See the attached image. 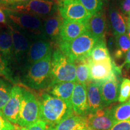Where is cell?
Instances as JSON below:
<instances>
[{"label":"cell","mask_w":130,"mask_h":130,"mask_svg":"<svg viewBox=\"0 0 130 130\" xmlns=\"http://www.w3.org/2000/svg\"><path fill=\"white\" fill-rule=\"evenodd\" d=\"M15 126L5 118L2 111H0V130H16Z\"/></svg>","instance_id":"4dcf8cb0"},{"label":"cell","mask_w":130,"mask_h":130,"mask_svg":"<svg viewBox=\"0 0 130 130\" xmlns=\"http://www.w3.org/2000/svg\"><path fill=\"white\" fill-rule=\"evenodd\" d=\"M111 58L109 50L105 41L98 42L92 50L89 57V59L92 61H100Z\"/></svg>","instance_id":"d4e9b609"},{"label":"cell","mask_w":130,"mask_h":130,"mask_svg":"<svg viewBox=\"0 0 130 130\" xmlns=\"http://www.w3.org/2000/svg\"><path fill=\"white\" fill-rule=\"evenodd\" d=\"M100 40L89 31L69 42L58 40V48L72 61L87 58L93 47Z\"/></svg>","instance_id":"277c9868"},{"label":"cell","mask_w":130,"mask_h":130,"mask_svg":"<svg viewBox=\"0 0 130 130\" xmlns=\"http://www.w3.org/2000/svg\"><path fill=\"white\" fill-rule=\"evenodd\" d=\"M127 24L128 25H130V16H128V18H127Z\"/></svg>","instance_id":"ab89813d"},{"label":"cell","mask_w":130,"mask_h":130,"mask_svg":"<svg viewBox=\"0 0 130 130\" xmlns=\"http://www.w3.org/2000/svg\"><path fill=\"white\" fill-rule=\"evenodd\" d=\"M12 87L8 81L0 77V111L9 100Z\"/></svg>","instance_id":"83f0119b"},{"label":"cell","mask_w":130,"mask_h":130,"mask_svg":"<svg viewBox=\"0 0 130 130\" xmlns=\"http://www.w3.org/2000/svg\"><path fill=\"white\" fill-rule=\"evenodd\" d=\"M110 114L115 123L130 120V103L123 102L110 108Z\"/></svg>","instance_id":"484cf974"},{"label":"cell","mask_w":130,"mask_h":130,"mask_svg":"<svg viewBox=\"0 0 130 130\" xmlns=\"http://www.w3.org/2000/svg\"><path fill=\"white\" fill-rule=\"evenodd\" d=\"M115 37L117 46L115 57L118 58H121L123 55H126L130 48V39L126 33L116 35Z\"/></svg>","instance_id":"4316f807"},{"label":"cell","mask_w":130,"mask_h":130,"mask_svg":"<svg viewBox=\"0 0 130 130\" xmlns=\"http://www.w3.org/2000/svg\"><path fill=\"white\" fill-rule=\"evenodd\" d=\"M2 8L31 14L42 19H45L58 11L57 4L54 0H30L23 4Z\"/></svg>","instance_id":"8992f818"},{"label":"cell","mask_w":130,"mask_h":130,"mask_svg":"<svg viewBox=\"0 0 130 130\" xmlns=\"http://www.w3.org/2000/svg\"><path fill=\"white\" fill-rule=\"evenodd\" d=\"M0 55L9 64L14 59L12 36L8 25L0 30Z\"/></svg>","instance_id":"d6986e66"},{"label":"cell","mask_w":130,"mask_h":130,"mask_svg":"<svg viewBox=\"0 0 130 130\" xmlns=\"http://www.w3.org/2000/svg\"><path fill=\"white\" fill-rule=\"evenodd\" d=\"M90 77L92 81L101 84L110 78L115 74L121 73V68L117 66L112 58L100 61L89 59Z\"/></svg>","instance_id":"9c48e42d"},{"label":"cell","mask_w":130,"mask_h":130,"mask_svg":"<svg viewBox=\"0 0 130 130\" xmlns=\"http://www.w3.org/2000/svg\"><path fill=\"white\" fill-rule=\"evenodd\" d=\"M58 11L64 20L88 22L92 15L78 0H60Z\"/></svg>","instance_id":"ba28073f"},{"label":"cell","mask_w":130,"mask_h":130,"mask_svg":"<svg viewBox=\"0 0 130 130\" xmlns=\"http://www.w3.org/2000/svg\"><path fill=\"white\" fill-rule=\"evenodd\" d=\"M130 98V79L123 78L120 83L118 101L119 102H125Z\"/></svg>","instance_id":"f546056e"},{"label":"cell","mask_w":130,"mask_h":130,"mask_svg":"<svg viewBox=\"0 0 130 130\" xmlns=\"http://www.w3.org/2000/svg\"><path fill=\"white\" fill-rule=\"evenodd\" d=\"M73 111L75 115L85 117L89 113L86 86L77 83L71 99Z\"/></svg>","instance_id":"9a60e30c"},{"label":"cell","mask_w":130,"mask_h":130,"mask_svg":"<svg viewBox=\"0 0 130 130\" xmlns=\"http://www.w3.org/2000/svg\"><path fill=\"white\" fill-rule=\"evenodd\" d=\"M0 74L9 78L10 69L9 68V64L3 59L1 55H0Z\"/></svg>","instance_id":"e575fe53"},{"label":"cell","mask_w":130,"mask_h":130,"mask_svg":"<svg viewBox=\"0 0 130 130\" xmlns=\"http://www.w3.org/2000/svg\"><path fill=\"white\" fill-rule=\"evenodd\" d=\"M91 15L100 12L102 9V0H78Z\"/></svg>","instance_id":"f1b7e54d"},{"label":"cell","mask_w":130,"mask_h":130,"mask_svg":"<svg viewBox=\"0 0 130 130\" xmlns=\"http://www.w3.org/2000/svg\"><path fill=\"white\" fill-rule=\"evenodd\" d=\"M53 52L51 43L46 39H39L32 42L26 58L24 66L28 68L44 58Z\"/></svg>","instance_id":"5bb4252c"},{"label":"cell","mask_w":130,"mask_h":130,"mask_svg":"<svg viewBox=\"0 0 130 130\" xmlns=\"http://www.w3.org/2000/svg\"><path fill=\"white\" fill-rule=\"evenodd\" d=\"M129 102L130 103V100H129Z\"/></svg>","instance_id":"ee69618b"},{"label":"cell","mask_w":130,"mask_h":130,"mask_svg":"<svg viewBox=\"0 0 130 130\" xmlns=\"http://www.w3.org/2000/svg\"><path fill=\"white\" fill-rule=\"evenodd\" d=\"M60 1V0H56V2H58V1Z\"/></svg>","instance_id":"7bdbcfd3"},{"label":"cell","mask_w":130,"mask_h":130,"mask_svg":"<svg viewBox=\"0 0 130 130\" xmlns=\"http://www.w3.org/2000/svg\"><path fill=\"white\" fill-rule=\"evenodd\" d=\"M86 90L89 105V113H93L104 107L102 100L100 84L90 81L86 86Z\"/></svg>","instance_id":"ffe728a7"},{"label":"cell","mask_w":130,"mask_h":130,"mask_svg":"<svg viewBox=\"0 0 130 130\" xmlns=\"http://www.w3.org/2000/svg\"><path fill=\"white\" fill-rule=\"evenodd\" d=\"M40 119L47 126L54 125L75 114L71 102L54 97L48 93L41 95L39 100Z\"/></svg>","instance_id":"6da1fadb"},{"label":"cell","mask_w":130,"mask_h":130,"mask_svg":"<svg viewBox=\"0 0 130 130\" xmlns=\"http://www.w3.org/2000/svg\"><path fill=\"white\" fill-rule=\"evenodd\" d=\"M126 69H129L130 68V48L129 49L125 56V60L122 65Z\"/></svg>","instance_id":"74e56055"},{"label":"cell","mask_w":130,"mask_h":130,"mask_svg":"<svg viewBox=\"0 0 130 130\" xmlns=\"http://www.w3.org/2000/svg\"><path fill=\"white\" fill-rule=\"evenodd\" d=\"M3 10L7 22L12 24L33 41L39 39L47 40L43 28V19L24 13L5 9Z\"/></svg>","instance_id":"7a4b0ae2"},{"label":"cell","mask_w":130,"mask_h":130,"mask_svg":"<svg viewBox=\"0 0 130 130\" xmlns=\"http://www.w3.org/2000/svg\"><path fill=\"white\" fill-rule=\"evenodd\" d=\"M86 130H94V129H92V128H91L89 127V126H87V128H86Z\"/></svg>","instance_id":"60d3db41"},{"label":"cell","mask_w":130,"mask_h":130,"mask_svg":"<svg viewBox=\"0 0 130 130\" xmlns=\"http://www.w3.org/2000/svg\"><path fill=\"white\" fill-rule=\"evenodd\" d=\"M53 52L44 58L27 68L22 83L36 90L48 88L51 84V57Z\"/></svg>","instance_id":"3957f363"},{"label":"cell","mask_w":130,"mask_h":130,"mask_svg":"<svg viewBox=\"0 0 130 130\" xmlns=\"http://www.w3.org/2000/svg\"><path fill=\"white\" fill-rule=\"evenodd\" d=\"M88 31L87 22L64 20L61 25L59 40L69 42Z\"/></svg>","instance_id":"2e32d148"},{"label":"cell","mask_w":130,"mask_h":130,"mask_svg":"<svg viewBox=\"0 0 130 130\" xmlns=\"http://www.w3.org/2000/svg\"><path fill=\"white\" fill-rule=\"evenodd\" d=\"M0 25H7V18H6L4 10L1 7H0Z\"/></svg>","instance_id":"8d00e7d4"},{"label":"cell","mask_w":130,"mask_h":130,"mask_svg":"<svg viewBox=\"0 0 130 130\" xmlns=\"http://www.w3.org/2000/svg\"><path fill=\"white\" fill-rule=\"evenodd\" d=\"M126 31H127L126 34H127L128 36L130 39V25H128V24L127 25V30H126Z\"/></svg>","instance_id":"f35d334b"},{"label":"cell","mask_w":130,"mask_h":130,"mask_svg":"<svg viewBox=\"0 0 130 130\" xmlns=\"http://www.w3.org/2000/svg\"><path fill=\"white\" fill-rule=\"evenodd\" d=\"M87 126L94 130H109L115 122L110 114V108H104L85 116Z\"/></svg>","instance_id":"7c38bea8"},{"label":"cell","mask_w":130,"mask_h":130,"mask_svg":"<svg viewBox=\"0 0 130 130\" xmlns=\"http://www.w3.org/2000/svg\"><path fill=\"white\" fill-rule=\"evenodd\" d=\"M29 1L30 0H0V6L1 7H9V6L23 4Z\"/></svg>","instance_id":"836d02e7"},{"label":"cell","mask_w":130,"mask_h":130,"mask_svg":"<svg viewBox=\"0 0 130 130\" xmlns=\"http://www.w3.org/2000/svg\"><path fill=\"white\" fill-rule=\"evenodd\" d=\"M85 117L73 115L54 125L48 126L47 130H86Z\"/></svg>","instance_id":"44dd1931"},{"label":"cell","mask_w":130,"mask_h":130,"mask_svg":"<svg viewBox=\"0 0 130 130\" xmlns=\"http://www.w3.org/2000/svg\"><path fill=\"white\" fill-rule=\"evenodd\" d=\"M7 25L12 34L14 60L18 64H24V66L29 49L33 40L10 22H7Z\"/></svg>","instance_id":"30bf717a"},{"label":"cell","mask_w":130,"mask_h":130,"mask_svg":"<svg viewBox=\"0 0 130 130\" xmlns=\"http://www.w3.org/2000/svg\"><path fill=\"white\" fill-rule=\"evenodd\" d=\"M120 10L125 15H128L130 13V0H121L120 3Z\"/></svg>","instance_id":"d590c367"},{"label":"cell","mask_w":130,"mask_h":130,"mask_svg":"<svg viewBox=\"0 0 130 130\" xmlns=\"http://www.w3.org/2000/svg\"><path fill=\"white\" fill-rule=\"evenodd\" d=\"M109 130H130V120L115 123Z\"/></svg>","instance_id":"d6a6232c"},{"label":"cell","mask_w":130,"mask_h":130,"mask_svg":"<svg viewBox=\"0 0 130 130\" xmlns=\"http://www.w3.org/2000/svg\"><path fill=\"white\" fill-rule=\"evenodd\" d=\"M47 124L44 121L39 120L33 124L25 127H22L19 130H47Z\"/></svg>","instance_id":"1f68e13d"},{"label":"cell","mask_w":130,"mask_h":130,"mask_svg":"<svg viewBox=\"0 0 130 130\" xmlns=\"http://www.w3.org/2000/svg\"><path fill=\"white\" fill-rule=\"evenodd\" d=\"M110 0H102V1H105V2H108Z\"/></svg>","instance_id":"b9f144b4"},{"label":"cell","mask_w":130,"mask_h":130,"mask_svg":"<svg viewBox=\"0 0 130 130\" xmlns=\"http://www.w3.org/2000/svg\"><path fill=\"white\" fill-rule=\"evenodd\" d=\"M51 73L50 86L62 82L77 83L75 63L65 56L59 48L56 49L52 54Z\"/></svg>","instance_id":"5b68a950"},{"label":"cell","mask_w":130,"mask_h":130,"mask_svg":"<svg viewBox=\"0 0 130 130\" xmlns=\"http://www.w3.org/2000/svg\"><path fill=\"white\" fill-rule=\"evenodd\" d=\"M109 15L114 35L125 34L127 30L128 18L116 7L110 8Z\"/></svg>","instance_id":"7402d4cb"},{"label":"cell","mask_w":130,"mask_h":130,"mask_svg":"<svg viewBox=\"0 0 130 130\" xmlns=\"http://www.w3.org/2000/svg\"><path fill=\"white\" fill-rule=\"evenodd\" d=\"M129 16H130V13H129Z\"/></svg>","instance_id":"f6af8a7d"},{"label":"cell","mask_w":130,"mask_h":130,"mask_svg":"<svg viewBox=\"0 0 130 130\" xmlns=\"http://www.w3.org/2000/svg\"><path fill=\"white\" fill-rule=\"evenodd\" d=\"M22 96L23 89L18 86H13L9 100L1 110L5 118L11 123L17 124Z\"/></svg>","instance_id":"8fae6325"},{"label":"cell","mask_w":130,"mask_h":130,"mask_svg":"<svg viewBox=\"0 0 130 130\" xmlns=\"http://www.w3.org/2000/svg\"><path fill=\"white\" fill-rule=\"evenodd\" d=\"M76 68L77 83L86 86L90 82L88 58L74 61Z\"/></svg>","instance_id":"cb8c5ba5"},{"label":"cell","mask_w":130,"mask_h":130,"mask_svg":"<svg viewBox=\"0 0 130 130\" xmlns=\"http://www.w3.org/2000/svg\"><path fill=\"white\" fill-rule=\"evenodd\" d=\"M88 31L100 41H105L107 22L103 13L98 12L92 16L88 22Z\"/></svg>","instance_id":"ac0fdd59"},{"label":"cell","mask_w":130,"mask_h":130,"mask_svg":"<svg viewBox=\"0 0 130 130\" xmlns=\"http://www.w3.org/2000/svg\"><path fill=\"white\" fill-rule=\"evenodd\" d=\"M39 120V101L33 93L23 89V96L17 124L21 127H25Z\"/></svg>","instance_id":"52a82bcc"},{"label":"cell","mask_w":130,"mask_h":130,"mask_svg":"<svg viewBox=\"0 0 130 130\" xmlns=\"http://www.w3.org/2000/svg\"><path fill=\"white\" fill-rule=\"evenodd\" d=\"M75 82H62L54 84L48 88L47 93L66 101L71 102Z\"/></svg>","instance_id":"603a6c76"},{"label":"cell","mask_w":130,"mask_h":130,"mask_svg":"<svg viewBox=\"0 0 130 130\" xmlns=\"http://www.w3.org/2000/svg\"><path fill=\"white\" fill-rule=\"evenodd\" d=\"M115 74L112 77L100 84L101 93L104 107L108 105L118 101L119 90V75Z\"/></svg>","instance_id":"4fadbf2b"},{"label":"cell","mask_w":130,"mask_h":130,"mask_svg":"<svg viewBox=\"0 0 130 130\" xmlns=\"http://www.w3.org/2000/svg\"><path fill=\"white\" fill-rule=\"evenodd\" d=\"M63 19L58 11L43 19V28L45 36L51 40H59L60 32Z\"/></svg>","instance_id":"e0dca14e"}]
</instances>
